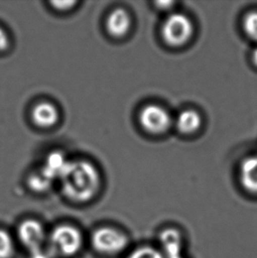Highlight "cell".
<instances>
[{
  "instance_id": "16",
  "label": "cell",
  "mask_w": 257,
  "mask_h": 258,
  "mask_svg": "<svg viewBox=\"0 0 257 258\" xmlns=\"http://www.w3.org/2000/svg\"><path fill=\"white\" fill-rule=\"evenodd\" d=\"M242 27L245 34L249 38L257 41V12L253 11L246 14L242 21Z\"/></svg>"
},
{
  "instance_id": "11",
  "label": "cell",
  "mask_w": 257,
  "mask_h": 258,
  "mask_svg": "<svg viewBox=\"0 0 257 258\" xmlns=\"http://www.w3.org/2000/svg\"><path fill=\"white\" fill-rule=\"evenodd\" d=\"M69 160L61 152H53L46 159L44 164L40 168V171L50 181L59 180L66 170Z\"/></svg>"
},
{
  "instance_id": "21",
  "label": "cell",
  "mask_w": 257,
  "mask_h": 258,
  "mask_svg": "<svg viewBox=\"0 0 257 258\" xmlns=\"http://www.w3.org/2000/svg\"><path fill=\"white\" fill-rule=\"evenodd\" d=\"M252 60H253V63H254V66L257 67V47L254 49L253 53H252Z\"/></svg>"
},
{
  "instance_id": "18",
  "label": "cell",
  "mask_w": 257,
  "mask_h": 258,
  "mask_svg": "<svg viewBox=\"0 0 257 258\" xmlns=\"http://www.w3.org/2000/svg\"><path fill=\"white\" fill-rule=\"evenodd\" d=\"M28 258H56L55 255H53L49 248L43 247L42 248H39L35 251L29 252Z\"/></svg>"
},
{
  "instance_id": "13",
  "label": "cell",
  "mask_w": 257,
  "mask_h": 258,
  "mask_svg": "<svg viewBox=\"0 0 257 258\" xmlns=\"http://www.w3.org/2000/svg\"><path fill=\"white\" fill-rule=\"evenodd\" d=\"M16 251L14 236L3 228H0V258H13Z\"/></svg>"
},
{
  "instance_id": "19",
  "label": "cell",
  "mask_w": 257,
  "mask_h": 258,
  "mask_svg": "<svg viewBox=\"0 0 257 258\" xmlns=\"http://www.w3.org/2000/svg\"><path fill=\"white\" fill-rule=\"evenodd\" d=\"M10 46V38L7 32L0 26V52L7 50Z\"/></svg>"
},
{
  "instance_id": "5",
  "label": "cell",
  "mask_w": 257,
  "mask_h": 258,
  "mask_svg": "<svg viewBox=\"0 0 257 258\" xmlns=\"http://www.w3.org/2000/svg\"><path fill=\"white\" fill-rule=\"evenodd\" d=\"M48 232L43 224L35 219H26L18 225L16 236L22 247L28 252L46 247Z\"/></svg>"
},
{
  "instance_id": "10",
  "label": "cell",
  "mask_w": 257,
  "mask_h": 258,
  "mask_svg": "<svg viewBox=\"0 0 257 258\" xmlns=\"http://www.w3.org/2000/svg\"><path fill=\"white\" fill-rule=\"evenodd\" d=\"M240 181L246 191L257 195V155L247 157L241 162Z\"/></svg>"
},
{
  "instance_id": "12",
  "label": "cell",
  "mask_w": 257,
  "mask_h": 258,
  "mask_svg": "<svg viewBox=\"0 0 257 258\" xmlns=\"http://www.w3.org/2000/svg\"><path fill=\"white\" fill-rule=\"evenodd\" d=\"M202 117L194 109H186L181 111L175 120L176 129L182 134H191L201 127Z\"/></svg>"
},
{
  "instance_id": "20",
  "label": "cell",
  "mask_w": 257,
  "mask_h": 258,
  "mask_svg": "<svg viewBox=\"0 0 257 258\" xmlns=\"http://www.w3.org/2000/svg\"><path fill=\"white\" fill-rule=\"evenodd\" d=\"M173 2H159V3H156L157 6L160 9H164V10H167L168 9L169 7L173 5Z\"/></svg>"
},
{
  "instance_id": "14",
  "label": "cell",
  "mask_w": 257,
  "mask_h": 258,
  "mask_svg": "<svg viewBox=\"0 0 257 258\" xmlns=\"http://www.w3.org/2000/svg\"><path fill=\"white\" fill-rule=\"evenodd\" d=\"M125 258H165L160 248L152 245H142L130 252Z\"/></svg>"
},
{
  "instance_id": "8",
  "label": "cell",
  "mask_w": 257,
  "mask_h": 258,
  "mask_svg": "<svg viewBox=\"0 0 257 258\" xmlns=\"http://www.w3.org/2000/svg\"><path fill=\"white\" fill-rule=\"evenodd\" d=\"M31 117L35 125L41 128H50L59 121V110L50 101H40L32 109Z\"/></svg>"
},
{
  "instance_id": "17",
  "label": "cell",
  "mask_w": 257,
  "mask_h": 258,
  "mask_svg": "<svg viewBox=\"0 0 257 258\" xmlns=\"http://www.w3.org/2000/svg\"><path fill=\"white\" fill-rule=\"evenodd\" d=\"M54 9L59 11V12H66L71 10L75 5L76 1H52L50 2Z\"/></svg>"
},
{
  "instance_id": "7",
  "label": "cell",
  "mask_w": 257,
  "mask_h": 258,
  "mask_svg": "<svg viewBox=\"0 0 257 258\" xmlns=\"http://www.w3.org/2000/svg\"><path fill=\"white\" fill-rule=\"evenodd\" d=\"M165 258L184 257V238L180 230L166 227L159 234V247Z\"/></svg>"
},
{
  "instance_id": "6",
  "label": "cell",
  "mask_w": 257,
  "mask_h": 258,
  "mask_svg": "<svg viewBox=\"0 0 257 258\" xmlns=\"http://www.w3.org/2000/svg\"><path fill=\"white\" fill-rule=\"evenodd\" d=\"M139 121L143 129L152 134H161L169 129L172 119L169 113L160 105L148 104L141 108Z\"/></svg>"
},
{
  "instance_id": "4",
  "label": "cell",
  "mask_w": 257,
  "mask_h": 258,
  "mask_svg": "<svg viewBox=\"0 0 257 258\" xmlns=\"http://www.w3.org/2000/svg\"><path fill=\"white\" fill-rule=\"evenodd\" d=\"M194 26L191 20L183 14H172L161 26V35L168 45L179 47L191 38Z\"/></svg>"
},
{
  "instance_id": "3",
  "label": "cell",
  "mask_w": 257,
  "mask_h": 258,
  "mask_svg": "<svg viewBox=\"0 0 257 258\" xmlns=\"http://www.w3.org/2000/svg\"><path fill=\"white\" fill-rule=\"evenodd\" d=\"M90 243L93 249L99 255L115 256L125 251L130 239L125 232L117 227L102 226L93 231Z\"/></svg>"
},
{
  "instance_id": "1",
  "label": "cell",
  "mask_w": 257,
  "mask_h": 258,
  "mask_svg": "<svg viewBox=\"0 0 257 258\" xmlns=\"http://www.w3.org/2000/svg\"><path fill=\"white\" fill-rule=\"evenodd\" d=\"M59 181L66 199L80 205L92 201L101 187L100 171L87 160L69 161Z\"/></svg>"
},
{
  "instance_id": "22",
  "label": "cell",
  "mask_w": 257,
  "mask_h": 258,
  "mask_svg": "<svg viewBox=\"0 0 257 258\" xmlns=\"http://www.w3.org/2000/svg\"><path fill=\"white\" fill-rule=\"evenodd\" d=\"M181 258H185V257H181Z\"/></svg>"
},
{
  "instance_id": "9",
  "label": "cell",
  "mask_w": 257,
  "mask_h": 258,
  "mask_svg": "<svg viewBox=\"0 0 257 258\" xmlns=\"http://www.w3.org/2000/svg\"><path fill=\"white\" fill-rule=\"evenodd\" d=\"M132 27V18L127 11L116 8L108 14L106 20V29L115 38H122L128 34Z\"/></svg>"
},
{
  "instance_id": "2",
  "label": "cell",
  "mask_w": 257,
  "mask_h": 258,
  "mask_svg": "<svg viewBox=\"0 0 257 258\" xmlns=\"http://www.w3.org/2000/svg\"><path fill=\"white\" fill-rule=\"evenodd\" d=\"M83 245L80 228L73 224L62 223L49 231L46 246L56 258H71L82 250Z\"/></svg>"
},
{
  "instance_id": "15",
  "label": "cell",
  "mask_w": 257,
  "mask_h": 258,
  "mask_svg": "<svg viewBox=\"0 0 257 258\" xmlns=\"http://www.w3.org/2000/svg\"><path fill=\"white\" fill-rule=\"evenodd\" d=\"M52 182V181L46 177L40 170L35 172L28 177V185L34 191H46L50 188Z\"/></svg>"
}]
</instances>
